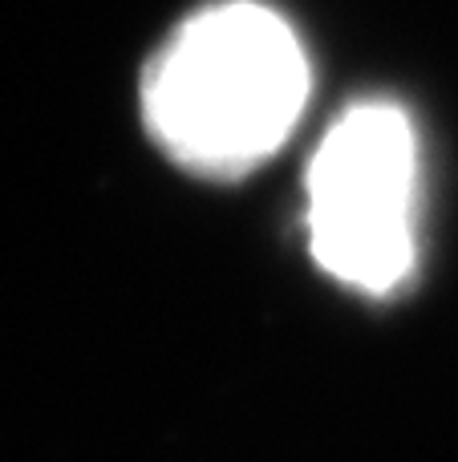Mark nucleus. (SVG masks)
Instances as JSON below:
<instances>
[{"mask_svg":"<svg viewBox=\"0 0 458 462\" xmlns=\"http://www.w3.org/2000/svg\"><path fill=\"white\" fill-rule=\"evenodd\" d=\"M308 102V57L280 13L224 0L159 49L142 78L154 143L187 171L235 179L284 146Z\"/></svg>","mask_w":458,"mask_h":462,"instance_id":"obj_1","label":"nucleus"},{"mask_svg":"<svg viewBox=\"0 0 458 462\" xmlns=\"http://www.w3.org/2000/svg\"><path fill=\"white\" fill-rule=\"evenodd\" d=\"M308 244L333 280L389 296L418 252V138L394 102L349 106L308 167Z\"/></svg>","mask_w":458,"mask_h":462,"instance_id":"obj_2","label":"nucleus"}]
</instances>
